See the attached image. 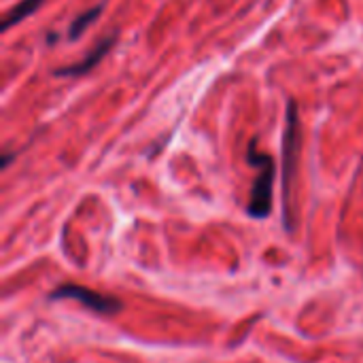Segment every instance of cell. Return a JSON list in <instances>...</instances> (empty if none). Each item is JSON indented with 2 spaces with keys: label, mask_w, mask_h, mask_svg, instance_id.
Returning <instances> with one entry per match:
<instances>
[{
  "label": "cell",
  "mask_w": 363,
  "mask_h": 363,
  "mask_svg": "<svg viewBox=\"0 0 363 363\" xmlns=\"http://www.w3.org/2000/svg\"><path fill=\"white\" fill-rule=\"evenodd\" d=\"M298 155H300V117H298L296 100H289L285 134H283V208H285L287 228H294V183L298 172Z\"/></svg>",
  "instance_id": "6da1fadb"
},
{
  "label": "cell",
  "mask_w": 363,
  "mask_h": 363,
  "mask_svg": "<svg viewBox=\"0 0 363 363\" xmlns=\"http://www.w3.org/2000/svg\"><path fill=\"white\" fill-rule=\"evenodd\" d=\"M257 145H259V140L251 138L249 149H247V162L257 168V179L251 189L247 213L255 219H266L272 211V185H274L277 166H274L272 155L259 151Z\"/></svg>",
  "instance_id": "7a4b0ae2"
},
{
  "label": "cell",
  "mask_w": 363,
  "mask_h": 363,
  "mask_svg": "<svg viewBox=\"0 0 363 363\" xmlns=\"http://www.w3.org/2000/svg\"><path fill=\"white\" fill-rule=\"evenodd\" d=\"M51 300H74L83 304L85 308L98 313V315H115L121 311V302L108 296H102L94 289H87L83 285H62L55 291H51Z\"/></svg>",
  "instance_id": "3957f363"
},
{
  "label": "cell",
  "mask_w": 363,
  "mask_h": 363,
  "mask_svg": "<svg viewBox=\"0 0 363 363\" xmlns=\"http://www.w3.org/2000/svg\"><path fill=\"white\" fill-rule=\"evenodd\" d=\"M117 43V34H111V36H106L102 43H98L81 62H77V64H70V66H62V68H55L53 70V74L55 77H81V74H85V72H89L91 68H96L100 62H102V57L113 49V45Z\"/></svg>",
  "instance_id": "277c9868"
},
{
  "label": "cell",
  "mask_w": 363,
  "mask_h": 363,
  "mask_svg": "<svg viewBox=\"0 0 363 363\" xmlns=\"http://www.w3.org/2000/svg\"><path fill=\"white\" fill-rule=\"evenodd\" d=\"M40 4H43V0H21L13 11L6 13V17H4V21H2V30H9V28L17 26V23L23 21L28 15H32Z\"/></svg>",
  "instance_id": "5b68a950"
},
{
  "label": "cell",
  "mask_w": 363,
  "mask_h": 363,
  "mask_svg": "<svg viewBox=\"0 0 363 363\" xmlns=\"http://www.w3.org/2000/svg\"><path fill=\"white\" fill-rule=\"evenodd\" d=\"M100 13H102V4H96L94 9H89V11L81 13L79 17H74V21L68 28V38L70 40H77L81 34H85V30L100 17Z\"/></svg>",
  "instance_id": "8992f818"
}]
</instances>
